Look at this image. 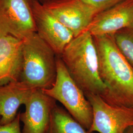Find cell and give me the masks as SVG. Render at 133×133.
<instances>
[{
  "label": "cell",
  "mask_w": 133,
  "mask_h": 133,
  "mask_svg": "<svg viewBox=\"0 0 133 133\" xmlns=\"http://www.w3.org/2000/svg\"><path fill=\"white\" fill-rule=\"evenodd\" d=\"M33 89L20 80L0 86L1 124L14 120L19 107L25 105Z\"/></svg>",
  "instance_id": "12"
},
{
  "label": "cell",
  "mask_w": 133,
  "mask_h": 133,
  "mask_svg": "<svg viewBox=\"0 0 133 133\" xmlns=\"http://www.w3.org/2000/svg\"><path fill=\"white\" fill-rule=\"evenodd\" d=\"M85 95L93 110L88 133H124L133 125V108L110 105L98 94Z\"/></svg>",
  "instance_id": "5"
},
{
  "label": "cell",
  "mask_w": 133,
  "mask_h": 133,
  "mask_svg": "<svg viewBox=\"0 0 133 133\" xmlns=\"http://www.w3.org/2000/svg\"><path fill=\"white\" fill-rule=\"evenodd\" d=\"M133 27V0H124L95 15L87 30L93 36L113 35Z\"/></svg>",
  "instance_id": "10"
},
{
  "label": "cell",
  "mask_w": 133,
  "mask_h": 133,
  "mask_svg": "<svg viewBox=\"0 0 133 133\" xmlns=\"http://www.w3.org/2000/svg\"><path fill=\"white\" fill-rule=\"evenodd\" d=\"M23 40L0 36V86L18 81L22 69Z\"/></svg>",
  "instance_id": "11"
},
{
  "label": "cell",
  "mask_w": 133,
  "mask_h": 133,
  "mask_svg": "<svg viewBox=\"0 0 133 133\" xmlns=\"http://www.w3.org/2000/svg\"><path fill=\"white\" fill-rule=\"evenodd\" d=\"M60 103L71 116L87 131L93 119L92 105L85 93L72 79L60 56H57V75L53 85L42 89Z\"/></svg>",
  "instance_id": "4"
},
{
  "label": "cell",
  "mask_w": 133,
  "mask_h": 133,
  "mask_svg": "<svg viewBox=\"0 0 133 133\" xmlns=\"http://www.w3.org/2000/svg\"><path fill=\"white\" fill-rule=\"evenodd\" d=\"M72 79L85 94L101 96L106 87L99 74V58L93 36L86 30L73 38L60 56Z\"/></svg>",
  "instance_id": "2"
},
{
  "label": "cell",
  "mask_w": 133,
  "mask_h": 133,
  "mask_svg": "<svg viewBox=\"0 0 133 133\" xmlns=\"http://www.w3.org/2000/svg\"><path fill=\"white\" fill-rule=\"evenodd\" d=\"M35 32L30 0H0V36L23 40Z\"/></svg>",
  "instance_id": "6"
},
{
  "label": "cell",
  "mask_w": 133,
  "mask_h": 133,
  "mask_svg": "<svg viewBox=\"0 0 133 133\" xmlns=\"http://www.w3.org/2000/svg\"><path fill=\"white\" fill-rule=\"evenodd\" d=\"M47 133H89L64 108L56 105L53 109Z\"/></svg>",
  "instance_id": "13"
},
{
  "label": "cell",
  "mask_w": 133,
  "mask_h": 133,
  "mask_svg": "<svg viewBox=\"0 0 133 133\" xmlns=\"http://www.w3.org/2000/svg\"><path fill=\"white\" fill-rule=\"evenodd\" d=\"M43 5L71 31L75 37L87 30L98 14L94 8L81 0H60Z\"/></svg>",
  "instance_id": "8"
},
{
  "label": "cell",
  "mask_w": 133,
  "mask_h": 133,
  "mask_svg": "<svg viewBox=\"0 0 133 133\" xmlns=\"http://www.w3.org/2000/svg\"><path fill=\"white\" fill-rule=\"evenodd\" d=\"M20 114L16 115L14 120L9 123L0 124V133H22L20 128Z\"/></svg>",
  "instance_id": "16"
},
{
  "label": "cell",
  "mask_w": 133,
  "mask_h": 133,
  "mask_svg": "<svg viewBox=\"0 0 133 133\" xmlns=\"http://www.w3.org/2000/svg\"><path fill=\"white\" fill-rule=\"evenodd\" d=\"M38 1H39V0H38Z\"/></svg>",
  "instance_id": "19"
},
{
  "label": "cell",
  "mask_w": 133,
  "mask_h": 133,
  "mask_svg": "<svg viewBox=\"0 0 133 133\" xmlns=\"http://www.w3.org/2000/svg\"><path fill=\"white\" fill-rule=\"evenodd\" d=\"M113 37L120 51L133 68V27L121 30Z\"/></svg>",
  "instance_id": "14"
},
{
  "label": "cell",
  "mask_w": 133,
  "mask_h": 133,
  "mask_svg": "<svg viewBox=\"0 0 133 133\" xmlns=\"http://www.w3.org/2000/svg\"><path fill=\"white\" fill-rule=\"evenodd\" d=\"M56 102L42 89H33L24 105V112L20 114L22 133H47Z\"/></svg>",
  "instance_id": "9"
},
{
  "label": "cell",
  "mask_w": 133,
  "mask_h": 133,
  "mask_svg": "<svg viewBox=\"0 0 133 133\" xmlns=\"http://www.w3.org/2000/svg\"><path fill=\"white\" fill-rule=\"evenodd\" d=\"M124 133H133V124L127 129Z\"/></svg>",
  "instance_id": "18"
},
{
  "label": "cell",
  "mask_w": 133,
  "mask_h": 133,
  "mask_svg": "<svg viewBox=\"0 0 133 133\" xmlns=\"http://www.w3.org/2000/svg\"><path fill=\"white\" fill-rule=\"evenodd\" d=\"M60 0H39V2L42 4H45V3H51V2H56V1H58Z\"/></svg>",
  "instance_id": "17"
},
{
  "label": "cell",
  "mask_w": 133,
  "mask_h": 133,
  "mask_svg": "<svg viewBox=\"0 0 133 133\" xmlns=\"http://www.w3.org/2000/svg\"><path fill=\"white\" fill-rule=\"evenodd\" d=\"M100 77L106 87L101 97L110 105L133 108V68L120 51L113 35L93 37Z\"/></svg>",
  "instance_id": "1"
},
{
  "label": "cell",
  "mask_w": 133,
  "mask_h": 133,
  "mask_svg": "<svg viewBox=\"0 0 133 133\" xmlns=\"http://www.w3.org/2000/svg\"><path fill=\"white\" fill-rule=\"evenodd\" d=\"M57 56L36 32L23 40L20 81L32 89H45L54 83Z\"/></svg>",
  "instance_id": "3"
},
{
  "label": "cell",
  "mask_w": 133,
  "mask_h": 133,
  "mask_svg": "<svg viewBox=\"0 0 133 133\" xmlns=\"http://www.w3.org/2000/svg\"><path fill=\"white\" fill-rule=\"evenodd\" d=\"M36 33L51 48L57 56L75 38L71 31L62 24L38 0H30Z\"/></svg>",
  "instance_id": "7"
},
{
  "label": "cell",
  "mask_w": 133,
  "mask_h": 133,
  "mask_svg": "<svg viewBox=\"0 0 133 133\" xmlns=\"http://www.w3.org/2000/svg\"><path fill=\"white\" fill-rule=\"evenodd\" d=\"M86 4L94 8L98 12L108 10L124 0H81Z\"/></svg>",
  "instance_id": "15"
}]
</instances>
